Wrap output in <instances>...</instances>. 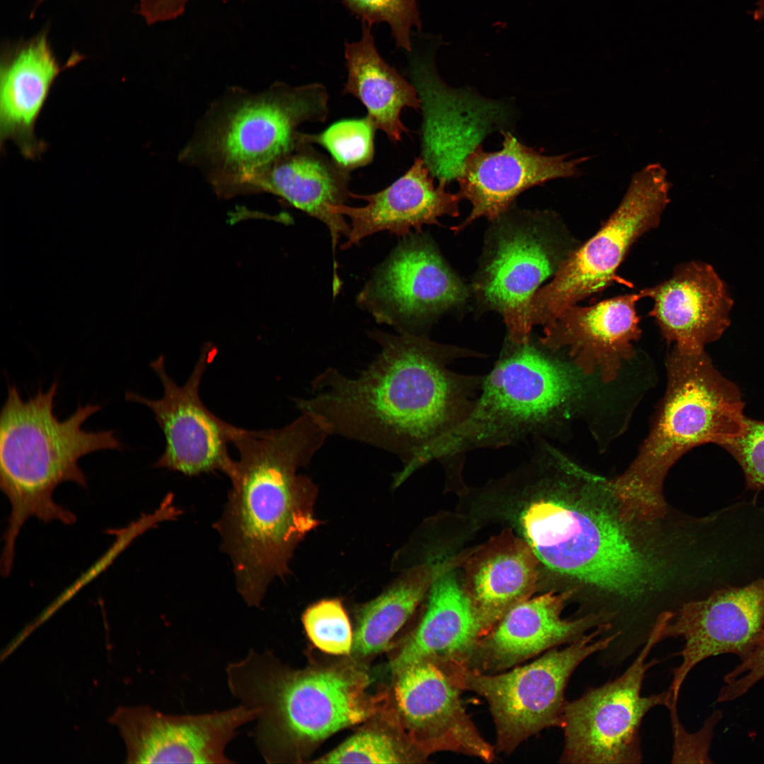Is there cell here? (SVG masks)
<instances>
[{
  "label": "cell",
  "mask_w": 764,
  "mask_h": 764,
  "mask_svg": "<svg viewBox=\"0 0 764 764\" xmlns=\"http://www.w3.org/2000/svg\"><path fill=\"white\" fill-rule=\"evenodd\" d=\"M380 352L356 377L329 367L311 381V395L294 399L338 435L398 456L394 486L424 464L432 447L471 412L483 377L452 371L470 355L422 335L374 330Z\"/></svg>",
  "instance_id": "cell-1"
},
{
  "label": "cell",
  "mask_w": 764,
  "mask_h": 764,
  "mask_svg": "<svg viewBox=\"0 0 764 764\" xmlns=\"http://www.w3.org/2000/svg\"><path fill=\"white\" fill-rule=\"evenodd\" d=\"M330 436L321 418L301 412L279 429L239 427L233 438L239 458L227 475L231 487L214 527L249 606L261 605L272 579L287 570L296 544L317 525L309 499L311 482L298 470Z\"/></svg>",
  "instance_id": "cell-2"
},
{
  "label": "cell",
  "mask_w": 764,
  "mask_h": 764,
  "mask_svg": "<svg viewBox=\"0 0 764 764\" xmlns=\"http://www.w3.org/2000/svg\"><path fill=\"white\" fill-rule=\"evenodd\" d=\"M58 386L57 381L46 392L40 386L24 400L16 386L8 385L0 412V487L11 504L0 561L4 577L11 572L16 542L28 519L65 525L76 522V515L56 503L53 493L65 482L87 487L79 459L99 450L122 448L114 431L82 428L102 408L98 404H79L71 415L60 421L54 414Z\"/></svg>",
  "instance_id": "cell-3"
},
{
  "label": "cell",
  "mask_w": 764,
  "mask_h": 764,
  "mask_svg": "<svg viewBox=\"0 0 764 764\" xmlns=\"http://www.w3.org/2000/svg\"><path fill=\"white\" fill-rule=\"evenodd\" d=\"M666 369V393L648 436L628 468L608 483L618 516L626 523L664 516L663 484L673 464L695 447L733 441L746 427L739 388L705 351L673 349Z\"/></svg>",
  "instance_id": "cell-4"
},
{
  "label": "cell",
  "mask_w": 764,
  "mask_h": 764,
  "mask_svg": "<svg viewBox=\"0 0 764 764\" xmlns=\"http://www.w3.org/2000/svg\"><path fill=\"white\" fill-rule=\"evenodd\" d=\"M228 688L257 711L254 736L267 763L295 761L312 744L362 722L376 710L367 677L350 667L294 671L270 651L250 650L226 667Z\"/></svg>",
  "instance_id": "cell-5"
},
{
  "label": "cell",
  "mask_w": 764,
  "mask_h": 764,
  "mask_svg": "<svg viewBox=\"0 0 764 764\" xmlns=\"http://www.w3.org/2000/svg\"><path fill=\"white\" fill-rule=\"evenodd\" d=\"M328 100L318 83L277 81L257 92L231 87L199 120L179 160L200 170L221 196L247 192L263 169L296 144L300 125L327 120Z\"/></svg>",
  "instance_id": "cell-6"
},
{
  "label": "cell",
  "mask_w": 764,
  "mask_h": 764,
  "mask_svg": "<svg viewBox=\"0 0 764 764\" xmlns=\"http://www.w3.org/2000/svg\"><path fill=\"white\" fill-rule=\"evenodd\" d=\"M539 481L517 524L540 565L623 596H637L650 588L653 565L618 516L615 519L582 499H568L548 480Z\"/></svg>",
  "instance_id": "cell-7"
},
{
  "label": "cell",
  "mask_w": 764,
  "mask_h": 764,
  "mask_svg": "<svg viewBox=\"0 0 764 764\" xmlns=\"http://www.w3.org/2000/svg\"><path fill=\"white\" fill-rule=\"evenodd\" d=\"M514 344L483 377L468 416L432 447L427 463L509 445L567 415L582 390L581 372L530 341Z\"/></svg>",
  "instance_id": "cell-8"
},
{
  "label": "cell",
  "mask_w": 764,
  "mask_h": 764,
  "mask_svg": "<svg viewBox=\"0 0 764 764\" xmlns=\"http://www.w3.org/2000/svg\"><path fill=\"white\" fill-rule=\"evenodd\" d=\"M665 168L651 163L635 173L616 209L599 230L578 245L549 284L532 298V326L552 323L563 311L614 283L632 284L617 274L633 244L657 227L670 202Z\"/></svg>",
  "instance_id": "cell-9"
},
{
  "label": "cell",
  "mask_w": 764,
  "mask_h": 764,
  "mask_svg": "<svg viewBox=\"0 0 764 764\" xmlns=\"http://www.w3.org/2000/svg\"><path fill=\"white\" fill-rule=\"evenodd\" d=\"M611 628L603 624L562 649L555 647L531 663L502 672L453 673L462 690L473 692L487 702L495 727L496 752L510 754L534 734L560 727L570 677L586 659L604 652L620 637L618 632L598 638Z\"/></svg>",
  "instance_id": "cell-10"
},
{
  "label": "cell",
  "mask_w": 764,
  "mask_h": 764,
  "mask_svg": "<svg viewBox=\"0 0 764 764\" xmlns=\"http://www.w3.org/2000/svg\"><path fill=\"white\" fill-rule=\"evenodd\" d=\"M671 615L669 610L658 615L647 641L623 674L567 701L560 726L565 737L560 763H642V722L650 710L668 702L667 690L641 694L647 671L659 662L647 658L663 640V629Z\"/></svg>",
  "instance_id": "cell-11"
},
{
  "label": "cell",
  "mask_w": 764,
  "mask_h": 764,
  "mask_svg": "<svg viewBox=\"0 0 764 764\" xmlns=\"http://www.w3.org/2000/svg\"><path fill=\"white\" fill-rule=\"evenodd\" d=\"M499 226L475 290L483 303L502 315L510 341L524 344L533 328V296L579 244L549 213L528 214Z\"/></svg>",
  "instance_id": "cell-12"
},
{
  "label": "cell",
  "mask_w": 764,
  "mask_h": 764,
  "mask_svg": "<svg viewBox=\"0 0 764 764\" xmlns=\"http://www.w3.org/2000/svg\"><path fill=\"white\" fill-rule=\"evenodd\" d=\"M393 674L387 717L421 756L447 751L494 760V746L480 733L463 705L462 690L442 667L422 661Z\"/></svg>",
  "instance_id": "cell-13"
},
{
  "label": "cell",
  "mask_w": 764,
  "mask_h": 764,
  "mask_svg": "<svg viewBox=\"0 0 764 764\" xmlns=\"http://www.w3.org/2000/svg\"><path fill=\"white\" fill-rule=\"evenodd\" d=\"M468 296L432 241L417 234L403 237L375 270L357 303L378 323L391 325L398 333L417 334L419 325Z\"/></svg>",
  "instance_id": "cell-14"
},
{
  "label": "cell",
  "mask_w": 764,
  "mask_h": 764,
  "mask_svg": "<svg viewBox=\"0 0 764 764\" xmlns=\"http://www.w3.org/2000/svg\"><path fill=\"white\" fill-rule=\"evenodd\" d=\"M214 349L204 348L192 374L183 386L169 376L163 356L150 364L159 378L163 395L150 399L134 392H127V401L149 407L165 436L166 445L154 467L179 472L186 476L220 471L226 476L234 460L228 446L232 444L239 427L232 425L212 412L199 395L202 378L212 361Z\"/></svg>",
  "instance_id": "cell-15"
},
{
  "label": "cell",
  "mask_w": 764,
  "mask_h": 764,
  "mask_svg": "<svg viewBox=\"0 0 764 764\" xmlns=\"http://www.w3.org/2000/svg\"><path fill=\"white\" fill-rule=\"evenodd\" d=\"M764 635V578L739 587L715 591L705 598L682 605L666 623L663 640L684 641L681 664L667 690L668 705H677L689 673L705 659L731 654L741 661Z\"/></svg>",
  "instance_id": "cell-16"
},
{
  "label": "cell",
  "mask_w": 764,
  "mask_h": 764,
  "mask_svg": "<svg viewBox=\"0 0 764 764\" xmlns=\"http://www.w3.org/2000/svg\"><path fill=\"white\" fill-rule=\"evenodd\" d=\"M257 711L240 704L222 711L174 715L149 707H119L109 717L122 737L129 763H231L228 744Z\"/></svg>",
  "instance_id": "cell-17"
},
{
  "label": "cell",
  "mask_w": 764,
  "mask_h": 764,
  "mask_svg": "<svg viewBox=\"0 0 764 764\" xmlns=\"http://www.w3.org/2000/svg\"><path fill=\"white\" fill-rule=\"evenodd\" d=\"M500 150L485 151L477 145L463 160L457 176L458 194L468 200L472 210L460 225L462 230L479 218L494 220L509 209L516 197L528 188L557 178L578 177L580 164L589 157L569 158V154L547 156L520 142L510 132H502Z\"/></svg>",
  "instance_id": "cell-18"
},
{
  "label": "cell",
  "mask_w": 764,
  "mask_h": 764,
  "mask_svg": "<svg viewBox=\"0 0 764 764\" xmlns=\"http://www.w3.org/2000/svg\"><path fill=\"white\" fill-rule=\"evenodd\" d=\"M573 593L549 591L516 605L479 639L463 669L502 672L608 623L603 615L594 613L563 618L565 603Z\"/></svg>",
  "instance_id": "cell-19"
},
{
  "label": "cell",
  "mask_w": 764,
  "mask_h": 764,
  "mask_svg": "<svg viewBox=\"0 0 764 764\" xmlns=\"http://www.w3.org/2000/svg\"><path fill=\"white\" fill-rule=\"evenodd\" d=\"M639 293L626 294L591 306H571L545 325L540 339L551 351L567 349L573 364L585 375L598 374L613 381L623 362L634 356L642 331L636 304Z\"/></svg>",
  "instance_id": "cell-20"
},
{
  "label": "cell",
  "mask_w": 764,
  "mask_h": 764,
  "mask_svg": "<svg viewBox=\"0 0 764 764\" xmlns=\"http://www.w3.org/2000/svg\"><path fill=\"white\" fill-rule=\"evenodd\" d=\"M653 300L649 313L673 349L688 353L705 351L731 323L733 300L713 267L688 261L675 267L667 279L639 291Z\"/></svg>",
  "instance_id": "cell-21"
},
{
  "label": "cell",
  "mask_w": 764,
  "mask_h": 764,
  "mask_svg": "<svg viewBox=\"0 0 764 764\" xmlns=\"http://www.w3.org/2000/svg\"><path fill=\"white\" fill-rule=\"evenodd\" d=\"M446 184L440 180L436 187L434 175L419 157L404 175L383 190L369 195L351 192V198L366 204L357 207L344 204L330 208L332 212L351 221L347 240L341 245V250L378 232L386 231L403 238L412 229L420 233L424 225L437 224L441 216H458L462 198L458 192H447Z\"/></svg>",
  "instance_id": "cell-22"
},
{
  "label": "cell",
  "mask_w": 764,
  "mask_h": 764,
  "mask_svg": "<svg viewBox=\"0 0 764 764\" xmlns=\"http://www.w3.org/2000/svg\"><path fill=\"white\" fill-rule=\"evenodd\" d=\"M82 58L74 55L63 66L45 32L3 50L0 64V144L11 140L27 159H37L46 144L35 125L58 75Z\"/></svg>",
  "instance_id": "cell-23"
},
{
  "label": "cell",
  "mask_w": 764,
  "mask_h": 764,
  "mask_svg": "<svg viewBox=\"0 0 764 764\" xmlns=\"http://www.w3.org/2000/svg\"><path fill=\"white\" fill-rule=\"evenodd\" d=\"M454 567L434 581L419 622L390 662L392 673L422 661L434 662L448 673L463 668L485 634Z\"/></svg>",
  "instance_id": "cell-24"
},
{
  "label": "cell",
  "mask_w": 764,
  "mask_h": 764,
  "mask_svg": "<svg viewBox=\"0 0 764 764\" xmlns=\"http://www.w3.org/2000/svg\"><path fill=\"white\" fill-rule=\"evenodd\" d=\"M349 171L299 140L251 182L247 192H265L281 197L296 208L324 223L330 231L335 256L339 239L347 238L350 226L331 207L351 197Z\"/></svg>",
  "instance_id": "cell-25"
},
{
  "label": "cell",
  "mask_w": 764,
  "mask_h": 764,
  "mask_svg": "<svg viewBox=\"0 0 764 764\" xmlns=\"http://www.w3.org/2000/svg\"><path fill=\"white\" fill-rule=\"evenodd\" d=\"M463 563L462 586L485 633L537 589L539 561L526 541L510 529L466 555Z\"/></svg>",
  "instance_id": "cell-26"
},
{
  "label": "cell",
  "mask_w": 764,
  "mask_h": 764,
  "mask_svg": "<svg viewBox=\"0 0 764 764\" xmlns=\"http://www.w3.org/2000/svg\"><path fill=\"white\" fill-rule=\"evenodd\" d=\"M344 53L347 80L343 93L361 102L376 129L392 142L400 141L403 134L410 132L401 121L402 110L422 108L415 86L382 58L369 24L362 23L360 39L346 42Z\"/></svg>",
  "instance_id": "cell-27"
},
{
  "label": "cell",
  "mask_w": 764,
  "mask_h": 764,
  "mask_svg": "<svg viewBox=\"0 0 764 764\" xmlns=\"http://www.w3.org/2000/svg\"><path fill=\"white\" fill-rule=\"evenodd\" d=\"M458 559L428 562L408 572L396 584L361 609L352 653L366 657L381 653L413 614L437 576Z\"/></svg>",
  "instance_id": "cell-28"
},
{
  "label": "cell",
  "mask_w": 764,
  "mask_h": 764,
  "mask_svg": "<svg viewBox=\"0 0 764 764\" xmlns=\"http://www.w3.org/2000/svg\"><path fill=\"white\" fill-rule=\"evenodd\" d=\"M425 758L403 738L374 727L362 729L332 751L313 761L317 763H402Z\"/></svg>",
  "instance_id": "cell-29"
},
{
  "label": "cell",
  "mask_w": 764,
  "mask_h": 764,
  "mask_svg": "<svg viewBox=\"0 0 764 764\" xmlns=\"http://www.w3.org/2000/svg\"><path fill=\"white\" fill-rule=\"evenodd\" d=\"M376 129L374 123L366 115L338 121L319 134L300 132L299 139L322 146L339 166L350 172L372 161Z\"/></svg>",
  "instance_id": "cell-30"
},
{
  "label": "cell",
  "mask_w": 764,
  "mask_h": 764,
  "mask_svg": "<svg viewBox=\"0 0 764 764\" xmlns=\"http://www.w3.org/2000/svg\"><path fill=\"white\" fill-rule=\"evenodd\" d=\"M302 623L308 639L320 651L333 655L352 653L354 633L339 600H323L308 607Z\"/></svg>",
  "instance_id": "cell-31"
},
{
  "label": "cell",
  "mask_w": 764,
  "mask_h": 764,
  "mask_svg": "<svg viewBox=\"0 0 764 764\" xmlns=\"http://www.w3.org/2000/svg\"><path fill=\"white\" fill-rule=\"evenodd\" d=\"M353 16L373 26L385 23L390 29L397 48L411 52L412 29L422 32L417 0H343Z\"/></svg>",
  "instance_id": "cell-32"
},
{
  "label": "cell",
  "mask_w": 764,
  "mask_h": 764,
  "mask_svg": "<svg viewBox=\"0 0 764 764\" xmlns=\"http://www.w3.org/2000/svg\"><path fill=\"white\" fill-rule=\"evenodd\" d=\"M722 447L741 466L748 489H764V422L746 417L743 433Z\"/></svg>",
  "instance_id": "cell-33"
},
{
  "label": "cell",
  "mask_w": 764,
  "mask_h": 764,
  "mask_svg": "<svg viewBox=\"0 0 764 764\" xmlns=\"http://www.w3.org/2000/svg\"><path fill=\"white\" fill-rule=\"evenodd\" d=\"M670 712L673 745L671 763H711L709 756L714 728L722 714L717 710L706 719L702 727L695 733L688 732L681 723L677 706L668 708Z\"/></svg>",
  "instance_id": "cell-34"
},
{
  "label": "cell",
  "mask_w": 764,
  "mask_h": 764,
  "mask_svg": "<svg viewBox=\"0 0 764 764\" xmlns=\"http://www.w3.org/2000/svg\"><path fill=\"white\" fill-rule=\"evenodd\" d=\"M764 678V635L751 654L724 676V685L717 701H734L744 695Z\"/></svg>",
  "instance_id": "cell-35"
},
{
  "label": "cell",
  "mask_w": 764,
  "mask_h": 764,
  "mask_svg": "<svg viewBox=\"0 0 764 764\" xmlns=\"http://www.w3.org/2000/svg\"><path fill=\"white\" fill-rule=\"evenodd\" d=\"M190 0H140L138 12L149 24L176 18Z\"/></svg>",
  "instance_id": "cell-36"
},
{
  "label": "cell",
  "mask_w": 764,
  "mask_h": 764,
  "mask_svg": "<svg viewBox=\"0 0 764 764\" xmlns=\"http://www.w3.org/2000/svg\"><path fill=\"white\" fill-rule=\"evenodd\" d=\"M753 17L756 21H760L764 18V0H758Z\"/></svg>",
  "instance_id": "cell-37"
}]
</instances>
